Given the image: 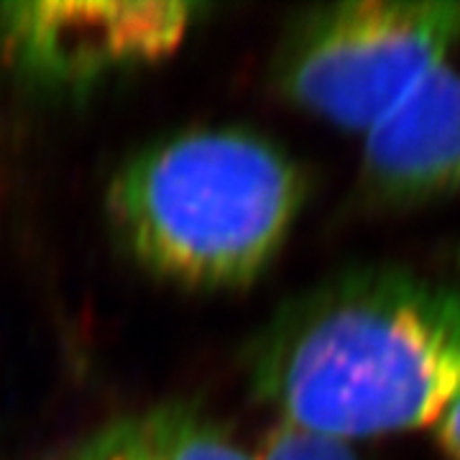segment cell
Wrapping results in <instances>:
<instances>
[{"label":"cell","mask_w":460,"mask_h":460,"mask_svg":"<svg viewBox=\"0 0 460 460\" xmlns=\"http://www.w3.org/2000/svg\"><path fill=\"white\" fill-rule=\"evenodd\" d=\"M253 394L350 443L435 425L460 394V292L407 269H348L289 299L248 350Z\"/></svg>","instance_id":"cell-1"},{"label":"cell","mask_w":460,"mask_h":460,"mask_svg":"<svg viewBox=\"0 0 460 460\" xmlns=\"http://www.w3.org/2000/svg\"><path fill=\"white\" fill-rule=\"evenodd\" d=\"M307 195L289 154L248 128H192L141 148L111 181L120 243L162 279L246 287L274 261Z\"/></svg>","instance_id":"cell-2"},{"label":"cell","mask_w":460,"mask_h":460,"mask_svg":"<svg viewBox=\"0 0 460 460\" xmlns=\"http://www.w3.org/2000/svg\"><path fill=\"white\" fill-rule=\"evenodd\" d=\"M458 41L460 3H330L287 23L271 80L296 108L368 133Z\"/></svg>","instance_id":"cell-3"},{"label":"cell","mask_w":460,"mask_h":460,"mask_svg":"<svg viewBox=\"0 0 460 460\" xmlns=\"http://www.w3.org/2000/svg\"><path fill=\"white\" fill-rule=\"evenodd\" d=\"M192 3H3L0 59L47 87H83L177 49Z\"/></svg>","instance_id":"cell-4"},{"label":"cell","mask_w":460,"mask_h":460,"mask_svg":"<svg viewBox=\"0 0 460 460\" xmlns=\"http://www.w3.org/2000/svg\"><path fill=\"white\" fill-rule=\"evenodd\" d=\"M358 190L381 208H411L458 192L460 41L366 133Z\"/></svg>","instance_id":"cell-5"},{"label":"cell","mask_w":460,"mask_h":460,"mask_svg":"<svg viewBox=\"0 0 460 460\" xmlns=\"http://www.w3.org/2000/svg\"><path fill=\"white\" fill-rule=\"evenodd\" d=\"M69 460H256V453L198 404L164 402L100 428Z\"/></svg>","instance_id":"cell-6"},{"label":"cell","mask_w":460,"mask_h":460,"mask_svg":"<svg viewBox=\"0 0 460 460\" xmlns=\"http://www.w3.org/2000/svg\"><path fill=\"white\" fill-rule=\"evenodd\" d=\"M256 460H358L348 443L320 438L279 422L269 432Z\"/></svg>","instance_id":"cell-7"},{"label":"cell","mask_w":460,"mask_h":460,"mask_svg":"<svg viewBox=\"0 0 460 460\" xmlns=\"http://www.w3.org/2000/svg\"><path fill=\"white\" fill-rule=\"evenodd\" d=\"M432 428H435V438L445 458L460 460V394L445 407Z\"/></svg>","instance_id":"cell-8"}]
</instances>
